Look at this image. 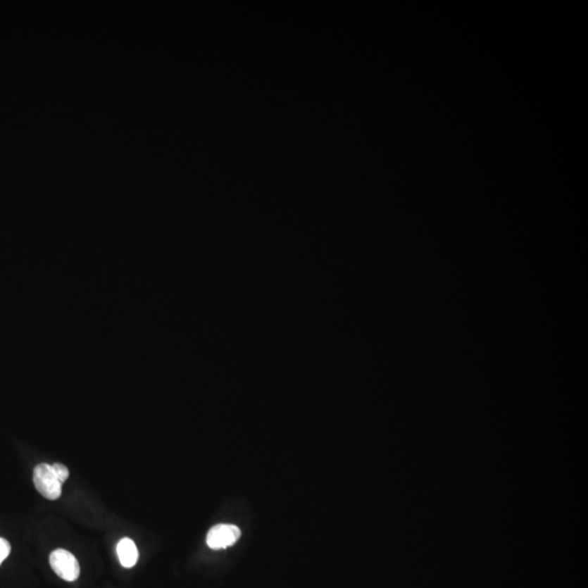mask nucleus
Wrapping results in <instances>:
<instances>
[{
	"instance_id": "f03ea898",
	"label": "nucleus",
	"mask_w": 588,
	"mask_h": 588,
	"mask_svg": "<svg viewBox=\"0 0 588 588\" xmlns=\"http://www.w3.org/2000/svg\"><path fill=\"white\" fill-rule=\"evenodd\" d=\"M49 563L61 579L67 582L77 581L80 575V564L77 558L65 549H56L51 552Z\"/></svg>"
},
{
	"instance_id": "39448f33",
	"label": "nucleus",
	"mask_w": 588,
	"mask_h": 588,
	"mask_svg": "<svg viewBox=\"0 0 588 588\" xmlns=\"http://www.w3.org/2000/svg\"><path fill=\"white\" fill-rule=\"evenodd\" d=\"M51 466H53L54 472L57 475L58 480H61V484L65 483L69 477V470H68L67 466L61 463H54L51 464Z\"/></svg>"
},
{
	"instance_id": "423d86ee",
	"label": "nucleus",
	"mask_w": 588,
	"mask_h": 588,
	"mask_svg": "<svg viewBox=\"0 0 588 588\" xmlns=\"http://www.w3.org/2000/svg\"><path fill=\"white\" fill-rule=\"evenodd\" d=\"M11 551V546L5 538H0V564L3 563Z\"/></svg>"
},
{
	"instance_id": "7ed1b4c3",
	"label": "nucleus",
	"mask_w": 588,
	"mask_h": 588,
	"mask_svg": "<svg viewBox=\"0 0 588 588\" xmlns=\"http://www.w3.org/2000/svg\"><path fill=\"white\" fill-rule=\"evenodd\" d=\"M241 537L240 528L231 524H218L207 534L206 543L211 549L219 550L234 545Z\"/></svg>"
},
{
	"instance_id": "f257e3e1",
	"label": "nucleus",
	"mask_w": 588,
	"mask_h": 588,
	"mask_svg": "<svg viewBox=\"0 0 588 588\" xmlns=\"http://www.w3.org/2000/svg\"><path fill=\"white\" fill-rule=\"evenodd\" d=\"M33 482L37 492L49 500H57L61 496L63 484L58 480L51 464L41 463L35 466Z\"/></svg>"
},
{
	"instance_id": "20e7f679",
	"label": "nucleus",
	"mask_w": 588,
	"mask_h": 588,
	"mask_svg": "<svg viewBox=\"0 0 588 588\" xmlns=\"http://www.w3.org/2000/svg\"><path fill=\"white\" fill-rule=\"evenodd\" d=\"M117 555L121 565L127 569L135 567L139 560L137 545L130 538L125 537L118 543Z\"/></svg>"
}]
</instances>
